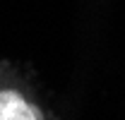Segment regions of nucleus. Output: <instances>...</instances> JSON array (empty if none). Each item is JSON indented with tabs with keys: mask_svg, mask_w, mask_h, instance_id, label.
<instances>
[{
	"mask_svg": "<svg viewBox=\"0 0 125 120\" xmlns=\"http://www.w3.org/2000/svg\"><path fill=\"white\" fill-rule=\"evenodd\" d=\"M0 120H46L43 113L12 89L0 91Z\"/></svg>",
	"mask_w": 125,
	"mask_h": 120,
	"instance_id": "nucleus-1",
	"label": "nucleus"
}]
</instances>
